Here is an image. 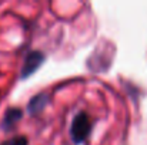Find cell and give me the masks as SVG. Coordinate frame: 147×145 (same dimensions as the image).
I'll use <instances>...</instances> for the list:
<instances>
[{"label":"cell","instance_id":"1","mask_svg":"<svg viewBox=\"0 0 147 145\" xmlns=\"http://www.w3.org/2000/svg\"><path fill=\"white\" fill-rule=\"evenodd\" d=\"M90 130H92V121H90L89 115L86 112H79L73 118L70 135L76 144H80L87 138V135L90 134Z\"/></svg>","mask_w":147,"mask_h":145},{"label":"cell","instance_id":"2","mask_svg":"<svg viewBox=\"0 0 147 145\" xmlns=\"http://www.w3.org/2000/svg\"><path fill=\"white\" fill-rule=\"evenodd\" d=\"M43 61H45V54L42 51H37V50L30 51L24 58V64H23V68H22V78L32 76L42 65Z\"/></svg>","mask_w":147,"mask_h":145},{"label":"cell","instance_id":"3","mask_svg":"<svg viewBox=\"0 0 147 145\" xmlns=\"http://www.w3.org/2000/svg\"><path fill=\"white\" fill-rule=\"evenodd\" d=\"M47 102H49V94L40 93V94L34 96L30 100V102H29V105H27V110H29V112H30L32 115L39 114V112L43 111V108L47 105Z\"/></svg>","mask_w":147,"mask_h":145},{"label":"cell","instance_id":"4","mask_svg":"<svg viewBox=\"0 0 147 145\" xmlns=\"http://www.w3.org/2000/svg\"><path fill=\"white\" fill-rule=\"evenodd\" d=\"M23 115V111L20 108H9L4 114V118H3V122L1 125L4 127V130H10Z\"/></svg>","mask_w":147,"mask_h":145},{"label":"cell","instance_id":"5","mask_svg":"<svg viewBox=\"0 0 147 145\" xmlns=\"http://www.w3.org/2000/svg\"><path fill=\"white\" fill-rule=\"evenodd\" d=\"M0 145H27V140L22 135L19 137H13V138H9L6 141H3Z\"/></svg>","mask_w":147,"mask_h":145}]
</instances>
